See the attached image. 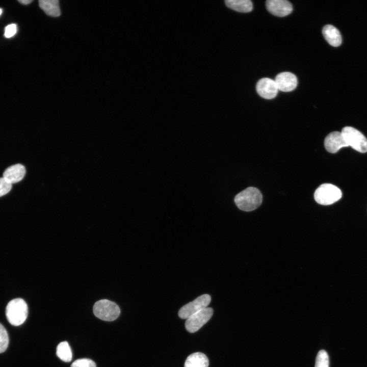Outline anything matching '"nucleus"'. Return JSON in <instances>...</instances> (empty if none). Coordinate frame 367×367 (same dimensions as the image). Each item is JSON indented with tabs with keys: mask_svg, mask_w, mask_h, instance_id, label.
<instances>
[{
	"mask_svg": "<svg viewBox=\"0 0 367 367\" xmlns=\"http://www.w3.org/2000/svg\"><path fill=\"white\" fill-rule=\"evenodd\" d=\"M17 32V25L16 24L11 23L6 27L5 29L4 35L6 38L13 37Z\"/></svg>",
	"mask_w": 367,
	"mask_h": 367,
	"instance_id": "obj_22",
	"label": "nucleus"
},
{
	"mask_svg": "<svg viewBox=\"0 0 367 367\" xmlns=\"http://www.w3.org/2000/svg\"><path fill=\"white\" fill-rule=\"evenodd\" d=\"M211 300V296L204 294L194 300L183 306L178 311V316L182 319H187L195 313L207 307Z\"/></svg>",
	"mask_w": 367,
	"mask_h": 367,
	"instance_id": "obj_6",
	"label": "nucleus"
},
{
	"mask_svg": "<svg viewBox=\"0 0 367 367\" xmlns=\"http://www.w3.org/2000/svg\"><path fill=\"white\" fill-rule=\"evenodd\" d=\"M57 355L63 361L68 362L72 359V352L67 342L60 343L57 348Z\"/></svg>",
	"mask_w": 367,
	"mask_h": 367,
	"instance_id": "obj_17",
	"label": "nucleus"
},
{
	"mask_svg": "<svg viewBox=\"0 0 367 367\" xmlns=\"http://www.w3.org/2000/svg\"><path fill=\"white\" fill-rule=\"evenodd\" d=\"M256 89L259 96L267 99L275 97L278 91L275 81L267 77L259 80L257 83Z\"/></svg>",
	"mask_w": 367,
	"mask_h": 367,
	"instance_id": "obj_8",
	"label": "nucleus"
},
{
	"mask_svg": "<svg viewBox=\"0 0 367 367\" xmlns=\"http://www.w3.org/2000/svg\"><path fill=\"white\" fill-rule=\"evenodd\" d=\"M275 82L278 90L290 92L294 90L298 84L297 77L290 72H283L276 76Z\"/></svg>",
	"mask_w": 367,
	"mask_h": 367,
	"instance_id": "obj_10",
	"label": "nucleus"
},
{
	"mask_svg": "<svg viewBox=\"0 0 367 367\" xmlns=\"http://www.w3.org/2000/svg\"><path fill=\"white\" fill-rule=\"evenodd\" d=\"M208 358L204 354L196 352L187 357L184 367H208Z\"/></svg>",
	"mask_w": 367,
	"mask_h": 367,
	"instance_id": "obj_14",
	"label": "nucleus"
},
{
	"mask_svg": "<svg viewBox=\"0 0 367 367\" xmlns=\"http://www.w3.org/2000/svg\"><path fill=\"white\" fill-rule=\"evenodd\" d=\"M341 133L348 146L361 153L367 152V139L358 130L351 126H345Z\"/></svg>",
	"mask_w": 367,
	"mask_h": 367,
	"instance_id": "obj_5",
	"label": "nucleus"
},
{
	"mask_svg": "<svg viewBox=\"0 0 367 367\" xmlns=\"http://www.w3.org/2000/svg\"><path fill=\"white\" fill-rule=\"evenodd\" d=\"M28 307L24 300L16 298L11 300L6 308V316L8 322L13 326L23 324L27 318Z\"/></svg>",
	"mask_w": 367,
	"mask_h": 367,
	"instance_id": "obj_2",
	"label": "nucleus"
},
{
	"mask_svg": "<svg viewBox=\"0 0 367 367\" xmlns=\"http://www.w3.org/2000/svg\"><path fill=\"white\" fill-rule=\"evenodd\" d=\"M71 367H96V364L90 359L82 358L74 361Z\"/></svg>",
	"mask_w": 367,
	"mask_h": 367,
	"instance_id": "obj_20",
	"label": "nucleus"
},
{
	"mask_svg": "<svg viewBox=\"0 0 367 367\" xmlns=\"http://www.w3.org/2000/svg\"><path fill=\"white\" fill-rule=\"evenodd\" d=\"M326 149L331 153L337 152L341 148L348 147L341 132H333L326 137L324 141Z\"/></svg>",
	"mask_w": 367,
	"mask_h": 367,
	"instance_id": "obj_11",
	"label": "nucleus"
},
{
	"mask_svg": "<svg viewBox=\"0 0 367 367\" xmlns=\"http://www.w3.org/2000/svg\"><path fill=\"white\" fill-rule=\"evenodd\" d=\"M342 196L341 190L331 184H324L315 191L314 198L316 201L322 205H330L338 200Z\"/></svg>",
	"mask_w": 367,
	"mask_h": 367,
	"instance_id": "obj_3",
	"label": "nucleus"
},
{
	"mask_svg": "<svg viewBox=\"0 0 367 367\" xmlns=\"http://www.w3.org/2000/svg\"><path fill=\"white\" fill-rule=\"evenodd\" d=\"M323 35L328 42L332 46L337 47L342 42V36L338 30L331 24L325 25L322 30Z\"/></svg>",
	"mask_w": 367,
	"mask_h": 367,
	"instance_id": "obj_13",
	"label": "nucleus"
},
{
	"mask_svg": "<svg viewBox=\"0 0 367 367\" xmlns=\"http://www.w3.org/2000/svg\"><path fill=\"white\" fill-rule=\"evenodd\" d=\"M9 344L8 333L5 327L0 323V353L6 351Z\"/></svg>",
	"mask_w": 367,
	"mask_h": 367,
	"instance_id": "obj_19",
	"label": "nucleus"
},
{
	"mask_svg": "<svg viewBox=\"0 0 367 367\" xmlns=\"http://www.w3.org/2000/svg\"><path fill=\"white\" fill-rule=\"evenodd\" d=\"M262 195L257 189L248 187L238 193L234 198V202L240 209L250 212L256 209L261 203Z\"/></svg>",
	"mask_w": 367,
	"mask_h": 367,
	"instance_id": "obj_1",
	"label": "nucleus"
},
{
	"mask_svg": "<svg viewBox=\"0 0 367 367\" xmlns=\"http://www.w3.org/2000/svg\"><path fill=\"white\" fill-rule=\"evenodd\" d=\"M329 357L327 352L320 350L317 356L315 367H329Z\"/></svg>",
	"mask_w": 367,
	"mask_h": 367,
	"instance_id": "obj_18",
	"label": "nucleus"
},
{
	"mask_svg": "<svg viewBox=\"0 0 367 367\" xmlns=\"http://www.w3.org/2000/svg\"><path fill=\"white\" fill-rule=\"evenodd\" d=\"M2 13V10L0 8V15H1Z\"/></svg>",
	"mask_w": 367,
	"mask_h": 367,
	"instance_id": "obj_24",
	"label": "nucleus"
},
{
	"mask_svg": "<svg viewBox=\"0 0 367 367\" xmlns=\"http://www.w3.org/2000/svg\"><path fill=\"white\" fill-rule=\"evenodd\" d=\"M225 3L229 8L240 12H249L253 9L250 0H226Z\"/></svg>",
	"mask_w": 367,
	"mask_h": 367,
	"instance_id": "obj_16",
	"label": "nucleus"
},
{
	"mask_svg": "<svg viewBox=\"0 0 367 367\" xmlns=\"http://www.w3.org/2000/svg\"><path fill=\"white\" fill-rule=\"evenodd\" d=\"M18 2L20 3H21V4L28 5V4H29L30 3H31L32 2V0H21V1H18Z\"/></svg>",
	"mask_w": 367,
	"mask_h": 367,
	"instance_id": "obj_23",
	"label": "nucleus"
},
{
	"mask_svg": "<svg viewBox=\"0 0 367 367\" xmlns=\"http://www.w3.org/2000/svg\"><path fill=\"white\" fill-rule=\"evenodd\" d=\"M12 185L3 177L0 178V197L7 194L12 188Z\"/></svg>",
	"mask_w": 367,
	"mask_h": 367,
	"instance_id": "obj_21",
	"label": "nucleus"
},
{
	"mask_svg": "<svg viewBox=\"0 0 367 367\" xmlns=\"http://www.w3.org/2000/svg\"><path fill=\"white\" fill-rule=\"evenodd\" d=\"M266 5L270 13L279 17L287 16L293 11L291 3L286 0H268Z\"/></svg>",
	"mask_w": 367,
	"mask_h": 367,
	"instance_id": "obj_9",
	"label": "nucleus"
},
{
	"mask_svg": "<svg viewBox=\"0 0 367 367\" xmlns=\"http://www.w3.org/2000/svg\"><path fill=\"white\" fill-rule=\"evenodd\" d=\"M213 313V309L206 307L190 316L186 321V330L190 333L197 331L209 321Z\"/></svg>",
	"mask_w": 367,
	"mask_h": 367,
	"instance_id": "obj_7",
	"label": "nucleus"
},
{
	"mask_svg": "<svg viewBox=\"0 0 367 367\" xmlns=\"http://www.w3.org/2000/svg\"><path fill=\"white\" fill-rule=\"evenodd\" d=\"M93 312L95 316L100 320L113 321L119 317L120 310L115 303L107 299H102L94 304Z\"/></svg>",
	"mask_w": 367,
	"mask_h": 367,
	"instance_id": "obj_4",
	"label": "nucleus"
},
{
	"mask_svg": "<svg viewBox=\"0 0 367 367\" xmlns=\"http://www.w3.org/2000/svg\"><path fill=\"white\" fill-rule=\"evenodd\" d=\"M39 4L48 15L56 17L61 14L58 0H39Z\"/></svg>",
	"mask_w": 367,
	"mask_h": 367,
	"instance_id": "obj_15",
	"label": "nucleus"
},
{
	"mask_svg": "<svg viewBox=\"0 0 367 367\" xmlns=\"http://www.w3.org/2000/svg\"><path fill=\"white\" fill-rule=\"evenodd\" d=\"M25 174V167L21 164H17L8 167L3 173V177L12 184L21 180Z\"/></svg>",
	"mask_w": 367,
	"mask_h": 367,
	"instance_id": "obj_12",
	"label": "nucleus"
}]
</instances>
